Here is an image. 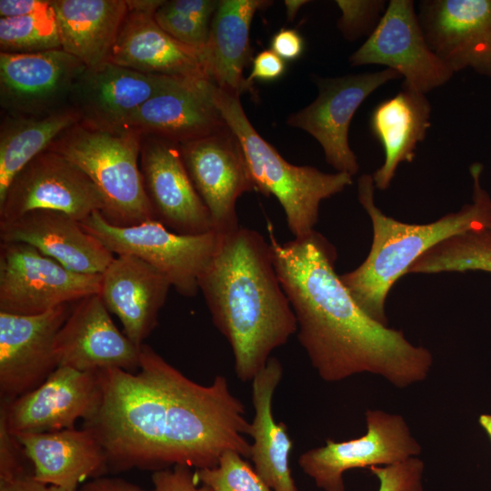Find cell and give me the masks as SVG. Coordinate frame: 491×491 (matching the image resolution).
<instances>
[{
  "instance_id": "cell-1",
  "label": "cell",
  "mask_w": 491,
  "mask_h": 491,
  "mask_svg": "<svg viewBox=\"0 0 491 491\" xmlns=\"http://www.w3.org/2000/svg\"><path fill=\"white\" fill-rule=\"evenodd\" d=\"M97 373L101 406L83 427L102 445L110 470L213 467L227 450L250 457V423L224 376L200 385L146 344L136 372Z\"/></svg>"
},
{
  "instance_id": "cell-2",
  "label": "cell",
  "mask_w": 491,
  "mask_h": 491,
  "mask_svg": "<svg viewBox=\"0 0 491 491\" xmlns=\"http://www.w3.org/2000/svg\"><path fill=\"white\" fill-rule=\"evenodd\" d=\"M276 271L297 321V337L326 382L368 372L397 387L425 379L430 352L370 317L335 270L336 251L321 234L279 243L267 225Z\"/></svg>"
},
{
  "instance_id": "cell-3",
  "label": "cell",
  "mask_w": 491,
  "mask_h": 491,
  "mask_svg": "<svg viewBox=\"0 0 491 491\" xmlns=\"http://www.w3.org/2000/svg\"><path fill=\"white\" fill-rule=\"evenodd\" d=\"M219 236L198 286L232 348L237 378L252 381L271 353L297 332V321L263 235L240 226Z\"/></svg>"
},
{
  "instance_id": "cell-4",
  "label": "cell",
  "mask_w": 491,
  "mask_h": 491,
  "mask_svg": "<svg viewBox=\"0 0 491 491\" xmlns=\"http://www.w3.org/2000/svg\"><path fill=\"white\" fill-rule=\"evenodd\" d=\"M472 203L429 224H407L385 214L374 201L372 175H361L358 200L373 225V242L366 260L340 276L356 304L373 319L386 325V300L395 283L424 253L438 243L472 230L491 229V197L481 185L483 165L469 168Z\"/></svg>"
},
{
  "instance_id": "cell-5",
  "label": "cell",
  "mask_w": 491,
  "mask_h": 491,
  "mask_svg": "<svg viewBox=\"0 0 491 491\" xmlns=\"http://www.w3.org/2000/svg\"><path fill=\"white\" fill-rule=\"evenodd\" d=\"M213 95L227 126L243 148L256 191L278 200L295 238L311 234L318 220L320 203L352 185V175L342 172L328 174L313 166L288 163L254 128L239 96L215 85Z\"/></svg>"
},
{
  "instance_id": "cell-6",
  "label": "cell",
  "mask_w": 491,
  "mask_h": 491,
  "mask_svg": "<svg viewBox=\"0 0 491 491\" xmlns=\"http://www.w3.org/2000/svg\"><path fill=\"white\" fill-rule=\"evenodd\" d=\"M143 135L132 129L107 130L77 122L48 150L79 167L98 189L105 219L117 226L155 220L140 170Z\"/></svg>"
},
{
  "instance_id": "cell-7",
  "label": "cell",
  "mask_w": 491,
  "mask_h": 491,
  "mask_svg": "<svg viewBox=\"0 0 491 491\" xmlns=\"http://www.w3.org/2000/svg\"><path fill=\"white\" fill-rule=\"evenodd\" d=\"M80 223L114 255L139 257L164 274L176 292L186 297L197 294L199 279L210 265L220 240L214 231L180 235L155 220L117 226L108 223L100 211Z\"/></svg>"
},
{
  "instance_id": "cell-8",
  "label": "cell",
  "mask_w": 491,
  "mask_h": 491,
  "mask_svg": "<svg viewBox=\"0 0 491 491\" xmlns=\"http://www.w3.org/2000/svg\"><path fill=\"white\" fill-rule=\"evenodd\" d=\"M101 283V274L74 272L27 244L1 241L0 312L43 314L99 294Z\"/></svg>"
},
{
  "instance_id": "cell-9",
  "label": "cell",
  "mask_w": 491,
  "mask_h": 491,
  "mask_svg": "<svg viewBox=\"0 0 491 491\" xmlns=\"http://www.w3.org/2000/svg\"><path fill=\"white\" fill-rule=\"evenodd\" d=\"M348 60L353 66L392 69L404 77L402 85L423 94L454 75L428 46L412 0H390L377 26Z\"/></svg>"
},
{
  "instance_id": "cell-10",
  "label": "cell",
  "mask_w": 491,
  "mask_h": 491,
  "mask_svg": "<svg viewBox=\"0 0 491 491\" xmlns=\"http://www.w3.org/2000/svg\"><path fill=\"white\" fill-rule=\"evenodd\" d=\"M104 209L91 179L62 155L46 150L13 179L0 199V225L35 210H52L79 222Z\"/></svg>"
},
{
  "instance_id": "cell-11",
  "label": "cell",
  "mask_w": 491,
  "mask_h": 491,
  "mask_svg": "<svg viewBox=\"0 0 491 491\" xmlns=\"http://www.w3.org/2000/svg\"><path fill=\"white\" fill-rule=\"evenodd\" d=\"M366 433L357 438L309 449L298 465L324 491H345L343 474L353 468H370L403 462L421 452L401 416L381 410L366 413Z\"/></svg>"
},
{
  "instance_id": "cell-12",
  "label": "cell",
  "mask_w": 491,
  "mask_h": 491,
  "mask_svg": "<svg viewBox=\"0 0 491 491\" xmlns=\"http://www.w3.org/2000/svg\"><path fill=\"white\" fill-rule=\"evenodd\" d=\"M401 77L384 70L318 78V95L307 106L292 114L287 124L310 134L322 146L326 161L336 172L354 175L359 169L349 145L351 120L362 103L377 88Z\"/></svg>"
},
{
  "instance_id": "cell-13",
  "label": "cell",
  "mask_w": 491,
  "mask_h": 491,
  "mask_svg": "<svg viewBox=\"0 0 491 491\" xmlns=\"http://www.w3.org/2000/svg\"><path fill=\"white\" fill-rule=\"evenodd\" d=\"M179 146L191 181L209 211L214 232L225 235L237 230L236 201L244 193L256 191L237 137L226 125Z\"/></svg>"
},
{
  "instance_id": "cell-14",
  "label": "cell",
  "mask_w": 491,
  "mask_h": 491,
  "mask_svg": "<svg viewBox=\"0 0 491 491\" xmlns=\"http://www.w3.org/2000/svg\"><path fill=\"white\" fill-rule=\"evenodd\" d=\"M97 371L85 372L57 366L37 387L12 401H1L9 432L38 434L75 428L92 418L102 402Z\"/></svg>"
},
{
  "instance_id": "cell-15",
  "label": "cell",
  "mask_w": 491,
  "mask_h": 491,
  "mask_svg": "<svg viewBox=\"0 0 491 491\" xmlns=\"http://www.w3.org/2000/svg\"><path fill=\"white\" fill-rule=\"evenodd\" d=\"M86 65L62 48L0 52V105L11 116H44L69 106L70 95Z\"/></svg>"
},
{
  "instance_id": "cell-16",
  "label": "cell",
  "mask_w": 491,
  "mask_h": 491,
  "mask_svg": "<svg viewBox=\"0 0 491 491\" xmlns=\"http://www.w3.org/2000/svg\"><path fill=\"white\" fill-rule=\"evenodd\" d=\"M68 305L39 315L0 312V398L9 402L40 386L58 366L56 336Z\"/></svg>"
},
{
  "instance_id": "cell-17",
  "label": "cell",
  "mask_w": 491,
  "mask_h": 491,
  "mask_svg": "<svg viewBox=\"0 0 491 491\" xmlns=\"http://www.w3.org/2000/svg\"><path fill=\"white\" fill-rule=\"evenodd\" d=\"M140 170L155 221L180 235L214 231L209 211L185 166L179 144L144 135Z\"/></svg>"
},
{
  "instance_id": "cell-18",
  "label": "cell",
  "mask_w": 491,
  "mask_h": 491,
  "mask_svg": "<svg viewBox=\"0 0 491 491\" xmlns=\"http://www.w3.org/2000/svg\"><path fill=\"white\" fill-rule=\"evenodd\" d=\"M417 13L430 49L456 72L491 77V0H423Z\"/></svg>"
},
{
  "instance_id": "cell-19",
  "label": "cell",
  "mask_w": 491,
  "mask_h": 491,
  "mask_svg": "<svg viewBox=\"0 0 491 491\" xmlns=\"http://www.w3.org/2000/svg\"><path fill=\"white\" fill-rule=\"evenodd\" d=\"M141 346L118 330L100 294H94L75 302L56 336L55 354L58 366L135 373L140 366Z\"/></svg>"
},
{
  "instance_id": "cell-20",
  "label": "cell",
  "mask_w": 491,
  "mask_h": 491,
  "mask_svg": "<svg viewBox=\"0 0 491 491\" xmlns=\"http://www.w3.org/2000/svg\"><path fill=\"white\" fill-rule=\"evenodd\" d=\"M176 78L144 74L105 62L85 68L74 85L69 105L87 125L107 130L125 129L148 99Z\"/></svg>"
},
{
  "instance_id": "cell-21",
  "label": "cell",
  "mask_w": 491,
  "mask_h": 491,
  "mask_svg": "<svg viewBox=\"0 0 491 491\" xmlns=\"http://www.w3.org/2000/svg\"><path fill=\"white\" fill-rule=\"evenodd\" d=\"M204 78L178 77L148 99L130 118L127 128L176 144L211 135L226 126Z\"/></svg>"
},
{
  "instance_id": "cell-22",
  "label": "cell",
  "mask_w": 491,
  "mask_h": 491,
  "mask_svg": "<svg viewBox=\"0 0 491 491\" xmlns=\"http://www.w3.org/2000/svg\"><path fill=\"white\" fill-rule=\"evenodd\" d=\"M170 286L164 274L139 257L116 255L102 274L99 294L125 335L141 346L158 325Z\"/></svg>"
},
{
  "instance_id": "cell-23",
  "label": "cell",
  "mask_w": 491,
  "mask_h": 491,
  "mask_svg": "<svg viewBox=\"0 0 491 491\" xmlns=\"http://www.w3.org/2000/svg\"><path fill=\"white\" fill-rule=\"evenodd\" d=\"M0 239L27 244L81 274L102 275L115 257L78 220L52 210H35L0 225Z\"/></svg>"
},
{
  "instance_id": "cell-24",
  "label": "cell",
  "mask_w": 491,
  "mask_h": 491,
  "mask_svg": "<svg viewBox=\"0 0 491 491\" xmlns=\"http://www.w3.org/2000/svg\"><path fill=\"white\" fill-rule=\"evenodd\" d=\"M15 436L32 464L33 477L44 484L78 491L109 470L102 445L85 427Z\"/></svg>"
},
{
  "instance_id": "cell-25",
  "label": "cell",
  "mask_w": 491,
  "mask_h": 491,
  "mask_svg": "<svg viewBox=\"0 0 491 491\" xmlns=\"http://www.w3.org/2000/svg\"><path fill=\"white\" fill-rule=\"evenodd\" d=\"M108 62L144 74L207 79L201 52L165 33L154 13L128 9Z\"/></svg>"
},
{
  "instance_id": "cell-26",
  "label": "cell",
  "mask_w": 491,
  "mask_h": 491,
  "mask_svg": "<svg viewBox=\"0 0 491 491\" xmlns=\"http://www.w3.org/2000/svg\"><path fill=\"white\" fill-rule=\"evenodd\" d=\"M271 2L264 0H222L212 18L201 62L207 79L221 90L240 96L256 94L244 76L251 59L249 31L256 11Z\"/></svg>"
},
{
  "instance_id": "cell-27",
  "label": "cell",
  "mask_w": 491,
  "mask_h": 491,
  "mask_svg": "<svg viewBox=\"0 0 491 491\" xmlns=\"http://www.w3.org/2000/svg\"><path fill=\"white\" fill-rule=\"evenodd\" d=\"M283 376L281 362L271 356L252 382L255 416L248 436L250 459L259 476L273 491H298L290 468L293 442L283 422H276L272 402Z\"/></svg>"
},
{
  "instance_id": "cell-28",
  "label": "cell",
  "mask_w": 491,
  "mask_h": 491,
  "mask_svg": "<svg viewBox=\"0 0 491 491\" xmlns=\"http://www.w3.org/2000/svg\"><path fill=\"white\" fill-rule=\"evenodd\" d=\"M430 118L431 105L426 94L404 85L375 106L369 127L385 154L383 165L372 175L375 187L388 188L398 165L415 159L416 146L431 125Z\"/></svg>"
},
{
  "instance_id": "cell-29",
  "label": "cell",
  "mask_w": 491,
  "mask_h": 491,
  "mask_svg": "<svg viewBox=\"0 0 491 491\" xmlns=\"http://www.w3.org/2000/svg\"><path fill=\"white\" fill-rule=\"evenodd\" d=\"M62 49L86 67L108 62L123 22L126 0H55Z\"/></svg>"
},
{
  "instance_id": "cell-30",
  "label": "cell",
  "mask_w": 491,
  "mask_h": 491,
  "mask_svg": "<svg viewBox=\"0 0 491 491\" xmlns=\"http://www.w3.org/2000/svg\"><path fill=\"white\" fill-rule=\"evenodd\" d=\"M80 120L70 105L38 117L4 115L0 125V199L14 177L30 161Z\"/></svg>"
},
{
  "instance_id": "cell-31",
  "label": "cell",
  "mask_w": 491,
  "mask_h": 491,
  "mask_svg": "<svg viewBox=\"0 0 491 491\" xmlns=\"http://www.w3.org/2000/svg\"><path fill=\"white\" fill-rule=\"evenodd\" d=\"M486 271L491 273V229L472 230L431 247L406 274Z\"/></svg>"
},
{
  "instance_id": "cell-32",
  "label": "cell",
  "mask_w": 491,
  "mask_h": 491,
  "mask_svg": "<svg viewBox=\"0 0 491 491\" xmlns=\"http://www.w3.org/2000/svg\"><path fill=\"white\" fill-rule=\"evenodd\" d=\"M60 48L61 39L52 6L25 16L0 18L1 53L29 54Z\"/></svg>"
},
{
  "instance_id": "cell-33",
  "label": "cell",
  "mask_w": 491,
  "mask_h": 491,
  "mask_svg": "<svg viewBox=\"0 0 491 491\" xmlns=\"http://www.w3.org/2000/svg\"><path fill=\"white\" fill-rule=\"evenodd\" d=\"M197 483L212 491H273L239 453L224 452L215 466L195 469Z\"/></svg>"
},
{
  "instance_id": "cell-34",
  "label": "cell",
  "mask_w": 491,
  "mask_h": 491,
  "mask_svg": "<svg viewBox=\"0 0 491 491\" xmlns=\"http://www.w3.org/2000/svg\"><path fill=\"white\" fill-rule=\"evenodd\" d=\"M341 11L337 28L348 41L369 36L380 22L388 2L384 0H337Z\"/></svg>"
},
{
  "instance_id": "cell-35",
  "label": "cell",
  "mask_w": 491,
  "mask_h": 491,
  "mask_svg": "<svg viewBox=\"0 0 491 491\" xmlns=\"http://www.w3.org/2000/svg\"><path fill=\"white\" fill-rule=\"evenodd\" d=\"M165 2L154 13L156 24L175 40L201 52L207 41L210 25L169 9Z\"/></svg>"
},
{
  "instance_id": "cell-36",
  "label": "cell",
  "mask_w": 491,
  "mask_h": 491,
  "mask_svg": "<svg viewBox=\"0 0 491 491\" xmlns=\"http://www.w3.org/2000/svg\"><path fill=\"white\" fill-rule=\"evenodd\" d=\"M379 480L378 491H422L423 462L410 457L403 462L368 468Z\"/></svg>"
},
{
  "instance_id": "cell-37",
  "label": "cell",
  "mask_w": 491,
  "mask_h": 491,
  "mask_svg": "<svg viewBox=\"0 0 491 491\" xmlns=\"http://www.w3.org/2000/svg\"><path fill=\"white\" fill-rule=\"evenodd\" d=\"M152 491H212L207 486L197 483L191 467L175 466L153 472Z\"/></svg>"
},
{
  "instance_id": "cell-38",
  "label": "cell",
  "mask_w": 491,
  "mask_h": 491,
  "mask_svg": "<svg viewBox=\"0 0 491 491\" xmlns=\"http://www.w3.org/2000/svg\"><path fill=\"white\" fill-rule=\"evenodd\" d=\"M21 455H25L23 449L9 432L5 416L0 413V480L27 475L21 464Z\"/></svg>"
},
{
  "instance_id": "cell-39",
  "label": "cell",
  "mask_w": 491,
  "mask_h": 491,
  "mask_svg": "<svg viewBox=\"0 0 491 491\" xmlns=\"http://www.w3.org/2000/svg\"><path fill=\"white\" fill-rule=\"evenodd\" d=\"M286 71L285 60L271 49L259 52L253 59L252 70L247 77L248 83L254 80L274 81L280 78Z\"/></svg>"
},
{
  "instance_id": "cell-40",
  "label": "cell",
  "mask_w": 491,
  "mask_h": 491,
  "mask_svg": "<svg viewBox=\"0 0 491 491\" xmlns=\"http://www.w3.org/2000/svg\"><path fill=\"white\" fill-rule=\"evenodd\" d=\"M165 5L171 10L210 25L218 1L214 0H172Z\"/></svg>"
},
{
  "instance_id": "cell-41",
  "label": "cell",
  "mask_w": 491,
  "mask_h": 491,
  "mask_svg": "<svg viewBox=\"0 0 491 491\" xmlns=\"http://www.w3.org/2000/svg\"><path fill=\"white\" fill-rule=\"evenodd\" d=\"M271 50L284 60H296L304 51V39L294 29L282 28L277 31L270 42Z\"/></svg>"
},
{
  "instance_id": "cell-42",
  "label": "cell",
  "mask_w": 491,
  "mask_h": 491,
  "mask_svg": "<svg viewBox=\"0 0 491 491\" xmlns=\"http://www.w3.org/2000/svg\"><path fill=\"white\" fill-rule=\"evenodd\" d=\"M52 1L47 0H1V17L25 16L50 9Z\"/></svg>"
},
{
  "instance_id": "cell-43",
  "label": "cell",
  "mask_w": 491,
  "mask_h": 491,
  "mask_svg": "<svg viewBox=\"0 0 491 491\" xmlns=\"http://www.w3.org/2000/svg\"><path fill=\"white\" fill-rule=\"evenodd\" d=\"M78 491H148L120 477L99 476L82 485Z\"/></svg>"
},
{
  "instance_id": "cell-44",
  "label": "cell",
  "mask_w": 491,
  "mask_h": 491,
  "mask_svg": "<svg viewBox=\"0 0 491 491\" xmlns=\"http://www.w3.org/2000/svg\"><path fill=\"white\" fill-rule=\"evenodd\" d=\"M0 491H65L59 487L37 481L32 475L0 480Z\"/></svg>"
},
{
  "instance_id": "cell-45",
  "label": "cell",
  "mask_w": 491,
  "mask_h": 491,
  "mask_svg": "<svg viewBox=\"0 0 491 491\" xmlns=\"http://www.w3.org/2000/svg\"><path fill=\"white\" fill-rule=\"evenodd\" d=\"M308 1L305 0H286L285 1V5L286 6V13H287V19L293 20L297 13V11L300 9L301 6H303Z\"/></svg>"
},
{
  "instance_id": "cell-46",
  "label": "cell",
  "mask_w": 491,
  "mask_h": 491,
  "mask_svg": "<svg viewBox=\"0 0 491 491\" xmlns=\"http://www.w3.org/2000/svg\"><path fill=\"white\" fill-rule=\"evenodd\" d=\"M480 426L487 433L491 440V415L483 414L479 416L478 420Z\"/></svg>"
}]
</instances>
